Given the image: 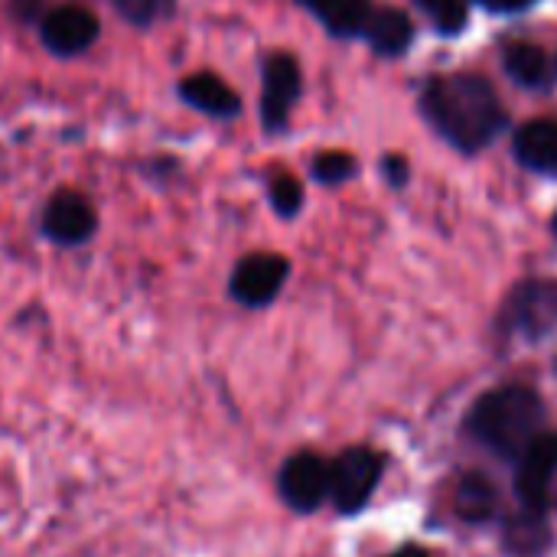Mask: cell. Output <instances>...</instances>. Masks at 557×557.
Instances as JSON below:
<instances>
[{
	"label": "cell",
	"mask_w": 557,
	"mask_h": 557,
	"mask_svg": "<svg viewBox=\"0 0 557 557\" xmlns=\"http://www.w3.org/2000/svg\"><path fill=\"white\" fill-rule=\"evenodd\" d=\"M421 104L428 121L467 153L486 147L506 127L499 95L480 75H444L428 85Z\"/></svg>",
	"instance_id": "6da1fadb"
},
{
	"label": "cell",
	"mask_w": 557,
	"mask_h": 557,
	"mask_svg": "<svg viewBox=\"0 0 557 557\" xmlns=\"http://www.w3.org/2000/svg\"><path fill=\"white\" fill-rule=\"evenodd\" d=\"M467 424L483 447H490L493 454L506 460H519L522 450L542 434L545 405L532 388L506 385V388L486 392L473 405Z\"/></svg>",
	"instance_id": "7a4b0ae2"
},
{
	"label": "cell",
	"mask_w": 557,
	"mask_h": 557,
	"mask_svg": "<svg viewBox=\"0 0 557 557\" xmlns=\"http://www.w3.org/2000/svg\"><path fill=\"white\" fill-rule=\"evenodd\" d=\"M379 480H382V457L366 447H356V450H346L330 467V496L339 512L352 516L369 503Z\"/></svg>",
	"instance_id": "3957f363"
},
{
	"label": "cell",
	"mask_w": 557,
	"mask_h": 557,
	"mask_svg": "<svg viewBox=\"0 0 557 557\" xmlns=\"http://www.w3.org/2000/svg\"><path fill=\"white\" fill-rule=\"evenodd\" d=\"M506 326L525 339H542L557 326V284L529 281L506 304Z\"/></svg>",
	"instance_id": "277c9868"
},
{
	"label": "cell",
	"mask_w": 557,
	"mask_h": 557,
	"mask_svg": "<svg viewBox=\"0 0 557 557\" xmlns=\"http://www.w3.org/2000/svg\"><path fill=\"white\" fill-rule=\"evenodd\" d=\"M557 473V434L542 431L516 460V493L522 509H542L552 493V480Z\"/></svg>",
	"instance_id": "5b68a950"
},
{
	"label": "cell",
	"mask_w": 557,
	"mask_h": 557,
	"mask_svg": "<svg viewBox=\"0 0 557 557\" xmlns=\"http://www.w3.org/2000/svg\"><path fill=\"white\" fill-rule=\"evenodd\" d=\"M277 486L294 512H313L330 496V467L317 454H294L284 463Z\"/></svg>",
	"instance_id": "8992f818"
},
{
	"label": "cell",
	"mask_w": 557,
	"mask_h": 557,
	"mask_svg": "<svg viewBox=\"0 0 557 557\" xmlns=\"http://www.w3.org/2000/svg\"><path fill=\"white\" fill-rule=\"evenodd\" d=\"M287 271L281 255H248L232 274V297L245 307H264L281 294Z\"/></svg>",
	"instance_id": "52a82bcc"
},
{
	"label": "cell",
	"mask_w": 557,
	"mask_h": 557,
	"mask_svg": "<svg viewBox=\"0 0 557 557\" xmlns=\"http://www.w3.org/2000/svg\"><path fill=\"white\" fill-rule=\"evenodd\" d=\"M300 95V65L277 52L264 62V91H261V117L268 131H277L287 124V114Z\"/></svg>",
	"instance_id": "ba28073f"
},
{
	"label": "cell",
	"mask_w": 557,
	"mask_h": 557,
	"mask_svg": "<svg viewBox=\"0 0 557 557\" xmlns=\"http://www.w3.org/2000/svg\"><path fill=\"white\" fill-rule=\"evenodd\" d=\"M95 39H98V20L85 7L65 3V7H55L52 13H46V20H42V42L59 55H75V52L88 49Z\"/></svg>",
	"instance_id": "9c48e42d"
},
{
	"label": "cell",
	"mask_w": 557,
	"mask_h": 557,
	"mask_svg": "<svg viewBox=\"0 0 557 557\" xmlns=\"http://www.w3.org/2000/svg\"><path fill=\"white\" fill-rule=\"evenodd\" d=\"M42 228L59 245H78L95 232V212L85 196L78 193H59L46 206Z\"/></svg>",
	"instance_id": "30bf717a"
},
{
	"label": "cell",
	"mask_w": 557,
	"mask_h": 557,
	"mask_svg": "<svg viewBox=\"0 0 557 557\" xmlns=\"http://www.w3.org/2000/svg\"><path fill=\"white\" fill-rule=\"evenodd\" d=\"M516 157L535 173H557V121L539 117L519 127Z\"/></svg>",
	"instance_id": "8fae6325"
},
{
	"label": "cell",
	"mask_w": 557,
	"mask_h": 557,
	"mask_svg": "<svg viewBox=\"0 0 557 557\" xmlns=\"http://www.w3.org/2000/svg\"><path fill=\"white\" fill-rule=\"evenodd\" d=\"M180 95H183L193 108H199V111H206V114H215V117H232V114H238V95H235L219 75H212V72L189 75V78L183 82Z\"/></svg>",
	"instance_id": "7c38bea8"
},
{
	"label": "cell",
	"mask_w": 557,
	"mask_h": 557,
	"mask_svg": "<svg viewBox=\"0 0 557 557\" xmlns=\"http://www.w3.org/2000/svg\"><path fill=\"white\" fill-rule=\"evenodd\" d=\"M369 39V46L379 55H401L411 42V20L401 10H372V20L362 33Z\"/></svg>",
	"instance_id": "4fadbf2b"
},
{
	"label": "cell",
	"mask_w": 557,
	"mask_h": 557,
	"mask_svg": "<svg viewBox=\"0 0 557 557\" xmlns=\"http://www.w3.org/2000/svg\"><path fill=\"white\" fill-rule=\"evenodd\" d=\"M552 545V532L545 525L542 509H522V516L509 519L506 548L516 557H542Z\"/></svg>",
	"instance_id": "5bb4252c"
},
{
	"label": "cell",
	"mask_w": 557,
	"mask_h": 557,
	"mask_svg": "<svg viewBox=\"0 0 557 557\" xmlns=\"http://www.w3.org/2000/svg\"><path fill=\"white\" fill-rule=\"evenodd\" d=\"M503 62H506V72L525 88H542L548 82V59L532 42H509L503 52Z\"/></svg>",
	"instance_id": "9a60e30c"
},
{
	"label": "cell",
	"mask_w": 557,
	"mask_h": 557,
	"mask_svg": "<svg viewBox=\"0 0 557 557\" xmlns=\"http://www.w3.org/2000/svg\"><path fill=\"white\" fill-rule=\"evenodd\" d=\"M496 490L486 476L480 473H467L460 483H457V512L470 522H486L493 512H496Z\"/></svg>",
	"instance_id": "2e32d148"
},
{
	"label": "cell",
	"mask_w": 557,
	"mask_h": 557,
	"mask_svg": "<svg viewBox=\"0 0 557 557\" xmlns=\"http://www.w3.org/2000/svg\"><path fill=\"white\" fill-rule=\"evenodd\" d=\"M320 20L336 36H359V33H366V26L372 20V7H369V0H333L330 7L320 10Z\"/></svg>",
	"instance_id": "e0dca14e"
},
{
	"label": "cell",
	"mask_w": 557,
	"mask_h": 557,
	"mask_svg": "<svg viewBox=\"0 0 557 557\" xmlns=\"http://www.w3.org/2000/svg\"><path fill=\"white\" fill-rule=\"evenodd\" d=\"M114 3H117V13L137 26H150L173 10V0H114Z\"/></svg>",
	"instance_id": "ac0fdd59"
},
{
	"label": "cell",
	"mask_w": 557,
	"mask_h": 557,
	"mask_svg": "<svg viewBox=\"0 0 557 557\" xmlns=\"http://www.w3.org/2000/svg\"><path fill=\"white\" fill-rule=\"evenodd\" d=\"M356 173V160L349 157V153H339V150H333V153H320L317 157V163H313V176L320 180V183H343L346 176H352Z\"/></svg>",
	"instance_id": "d6986e66"
},
{
	"label": "cell",
	"mask_w": 557,
	"mask_h": 557,
	"mask_svg": "<svg viewBox=\"0 0 557 557\" xmlns=\"http://www.w3.org/2000/svg\"><path fill=\"white\" fill-rule=\"evenodd\" d=\"M418 3L431 13V20H434L444 33H457V29L463 26V20H467L463 0H418Z\"/></svg>",
	"instance_id": "ffe728a7"
},
{
	"label": "cell",
	"mask_w": 557,
	"mask_h": 557,
	"mask_svg": "<svg viewBox=\"0 0 557 557\" xmlns=\"http://www.w3.org/2000/svg\"><path fill=\"white\" fill-rule=\"evenodd\" d=\"M271 202L281 215H297L300 202H304V186L294 180V176H277L274 186H271Z\"/></svg>",
	"instance_id": "44dd1931"
},
{
	"label": "cell",
	"mask_w": 557,
	"mask_h": 557,
	"mask_svg": "<svg viewBox=\"0 0 557 557\" xmlns=\"http://www.w3.org/2000/svg\"><path fill=\"white\" fill-rule=\"evenodd\" d=\"M483 7H490V10H525V7H532L535 0H480Z\"/></svg>",
	"instance_id": "7402d4cb"
},
{
	"label": "cell",
	"mask_w": 557,
	"mask_h": 557,
	"mask_svg": "<svg viewBox=\"0 0 557 557\" xmlns=\"http://www.w3.org/2000/svg\"><path fill=\"white\" fill-rule=\"evenodd\" d=\"M388 173H392V183H395V186H401V183H405V176H408V170H405V160L392 157V160H388Z\"/></svg>",
	"instance_id": "603a6c76"
},
{
	"label": "cell",
	"mask_w": 557,
	"mask_h": 557,
	"mask_svg": "<svg viewBox=\"0 0 557 557\" xmlns=\"http://www.w3.org/2000/svg\"><path fill=\"white\" fill-rule=\"evenodd\" d=\"M304 3H307V7H310L313 13H320V10H323V7H330L333 0H304Z\"/></svg>",
	"instance_id": "cb8c5ba5"
},
{
	"label": "cell",
	"mask_w": 557,
	"mask_h": 557,
	"mask_svg": "<svg viewBox=\"0 0 557 557\" xmlns=\"http://www.w3.org/2000/svg\"><path fill=\"white\" fill-rule=\"evenodd\" d=\"M392 557H428L424 552H418V548H401V552H395Z\"/></svg>",
	"instance_id": "d4e9b609"
},
{
	"label": "cell",
	"mask_w": 557,
	"mask_h": 557,
	"mask_svg": "<svg viewBox=\"0 0 557 557\" xmlns=\"http://www.w3.org/2000/svg\"><path fill=\"white\" fill-rule=\"evenodd\" d=\"M555 232H557V215H555Z\"/></svg>",
	"instance_id": "484cf974"
}]
</instances>
